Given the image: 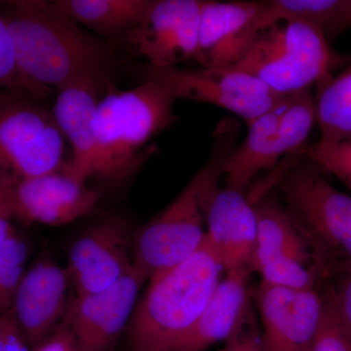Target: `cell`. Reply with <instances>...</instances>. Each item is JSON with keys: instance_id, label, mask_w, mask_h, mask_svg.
Masks as SVG:
<instances>
[{"instance_id": "4316f807", "label": "cell", "mask_w": 351, "mask_h": 351, "mask_svg": "<svg viewBox=\"0 0 351 351\" xmlns=\"http://www.w3.org/2000/svg\"><path fill=\"white\" fill-rule=\"evenodd\" d=\"M314 163L351 184V140L337 144H317L307 151Z\"/></svg>"}, {"instance_id": "d6986e66", "label": "cell", "mask_w": 351, "mask_h": 351, "mask_svg": "<svg viewBox=\"0 0 351 351\" xmlns=\"http://www.w3.org/2000/svg\"><path fill=\"white\" fill-rule=\"evenodd\" d=\"M208 244L226 271L252 269L257 248L255 207L237 189H218L207 210Z\"/></svg>"}, {"instance_id": "7c38bea8", "label": "cell", "mask_w": 351, "mask_h": 351, "mask_svg": "<svg viewBox=\"0 0 351 351\" xmlns=\"http://www.w3.org/2000/svg\"><path fill=\"white\" fill-rule=\"evenodd\" d=\"M133 237L125 221L108 218L83 233L69 252L66 269L75 295L97 294L112 287L135 267Z\"/></svg>"}, {"instance_id": "3957f363", "label": "cell", "mask_w": 351, "mask_h": 351, "mask_svg": "<svg viewBox=\"0 0 351 351\" xmlns=\"http://www.w3.org/2000/svg\"><path fill=\"white\" fill-rule=\"evenodd\" d=\"M237 132L233 122L219 126L209 163L133 240L134 265L147 279L189 260L202 246L208 207L218 191L223 161L234 149Z\"/></svg>"}, {"instance_id": "ba28073f", "label": "cell", "mask_w": 351, "mask_h": 351, "mask_svg": "<svg viewBox=\"0 0 351 351\" xmlns=\"http://www.w3.org/2000/svg\"><path fill=\"white\" fill-rule=\"evenodd\" d=\"M290 95L249 123L248 135L223 164L226 188L242 191L258 172L272 167L286 154L299 151L315 121L313 110L302 103L288 106Z\"/></svg>"}, {"instance_id": "7402d4cb", "label": "cell", "mask_w": 351, "mask_h": 351, "mask_svg": "<svg viewBox=\"0 0 351 351\" xmlns=\"http://www.w3.org/2000/svg\"><path fill=\"white\" fill-rule=\"evenodd\" d=\"M53 4L75 23L105 36H123L142 20L147 0H56Z\"/></svg>"}, {"instance_id": "8992f818", "label": "cell", "mask_w": 351, "mask_h": 351, "mask_svg": "<svg viewBox=\"0 0 351 351\" xmlns=\"http://www.w3.org/2000/svg\"><path fill=\"white\" fill-rule=\"evenodd\" d=\"M281 191L286 210L311 245L322 272L350 269V196L306 163L295 164L286 172Z\"/></svg>"}, {"instance_id": "e0dca14e", "label": "cell", "mask_w": 351, "mask_h": 351, "mask_svg": "<svg viewBox=\"0 0 351 351\" xmlns=\"http://www.w3.org/2000/svg\"><path fill=\"white\" fill-rule=\"evenodd\" d=\"M10 199L23 223L62 226L91 213L98 195L63 170L10 186Z\"/></svg>"}, {"instance_id": "cb8c5ba5", "label": "cell", "mask_w": 351, "mask_h": 351, "mask_svg": "<svg viewBox=\"0 0 351 351\" xmlns=\"http://www.w3.org/2000/svg\"><path fill=\"white\" fill-rule=\"evenodd\" d=\"M27 256L29 246L16 232L0 248V315L12 308Z\"/></svg>"}, {"instance_id": "4fadbf2b", "label": "cell", "mask_w": 351, "mask_h": 351, "mask_svg": "<svg viewBox=\"0 0 351 351\" xmlns=\"http://www.w3.org/2000/svg\"><path fill=\"white\" fill-rule=\"evenodd\" d=\"M147 280L134 267L112 287L69 301L64 320L75 336L78 351H110L137 306L140 289Z\"/></svg>"}, {"instance_id": "9a60e30c", "label": "cell", "mask_w": 351, "mask_h": 351, "mask_svg": "<svg viewBox=\"0 0 351 351\" xmlns=\"http://www.w3.org/2000/svg\"><path fill=\"white\" fill-rule=\"evenodd\" d=\"M69 284L66 270L48 256L25 270L11 313L32 350L64 320L69 304Z\"/></svg>"}, {"instance_id": "30bf717a", "label": "cell", "mask_w": 351, "mask_h": 351, "mask_svg": "<svg viewBox=\"0 0 351 351\" xmlns=\"http://www.w3.org/2000/svg\"><path fill=\"white\" fill-rule=\"evenodd\" d=\"M258 221L257 248L252 269L263 281L293 289H311L314 269L321 270L313 249L287 210L272 200L255 207Z\"/></svg>"}, {"instance_id": "f1b7e54d", "label": "cell", "mask_w": 351, "mask_h": 351, "mask_svg": "<svg viewBox=\"0 0 351 351\" xmlns=\"http://www.w3.org/2000/svg\"><path fill=\"white\" fill-rule=\"evenodd\" d=\"M32 351H78L75 336L69 329L66 321H62L61 324L55 331L44 339L40 345L34 348Z\"/></svg>"}, {"instance_id": "9c48e42d", "label": "cell", "mask_w": 351, "mask_h": 351, "mask_svg": "<svg viewBox=\"0 0 351 351\" xmlns=\"http://www.w3.org/2000/svg\"><path fill=\"white\" fill-rule=\"evenodd\" d=\"M147 80L169 88L176 99L201 101L225 108L251 123L272 110L284 98L267 84L232 68H177L147 71Z\"/></svg>"}, {"instance_id": "ffe728a7", "label": "cell", "mask_w": 351, "mask_h": 351, "mask_svg": "<svg viewBox=\"0 0 351 351\" xmlns=\"http://www.w3.org/2000/svg\"><path fill=\"white\" fill-rule=\"evenodd\" d=\"M250 270L228 272L199 320L173 351H204L219 341L232 338L246 325L250 317Z\"/></svg>"}, {"instance_id": "ac0fdd59", "label": "cell", "mask_w": 351, "mask_h": 351, "mask_svg": "<svg viewBox=\"0 0 351 351\" xmlns=\"http://www.w3.org/2000/svg\"><path fill=\"white\" fill-rule=\"evenodd\" d=\"M263 2L202 1L195 60L203 68H232L257 36Z\"/></svg>"}, {"instance_id": "603a6c76", "label": "cell", "mask_w": 351, "mask_h": 351, "mask_svg": "<svg viewBox=\"0 0 351 351\" xmlns=\"http://www.w3.org/2000/svg\"><path fill=\"white\" fill-rule=\"evenodd\" d=\"M321 138L318 143L330 145L351 135V64L341 75L321 89L317 105Z\"/></svg>"}, {"instance_id": "2e32d148", "label": "cell", "mask_w": 351, "mask_h": 351, "mask_svg": "<svg viewBox=\"0 0 351 351\" xmlns=\"http://www.w3.org/2000/svg\"><path fill=\"white\" fill-rule=\"evenodd\" d=\"M108 86L107 78L82 75L58 89L52 113L73 147L64 172L83 184L93 175L101 91Z\"/></svg>"}, {"instance_id": "5b68a950", "label": "cell", "mask_w": 351, "mask_h": 351, "mask_svg": "<svg viewBox=\"0 0 351 351\" xmlns=\"http://www.w3.org/2000/svg\"><path fill=\"white\" fill-rule=\"evenodd\" d=\"M332 50L322 32L299 22L278 23L258 32L232 69L288 96L331 82Z\"/></svg>"}, {"instance_id": "484cf974", "label": "cell", "mask_w": 351, "mask_h": 351, "mask_svg": "<svg viewBox=\"0 0 351 351\" xmlns=\"http://www.w3.org/2000/svg\"><path fill=\"white\" fill-rule=\"evenodd\" d=\"M1 90L21 92L34 99L46 98L51 93L32 84L21 73L12 39L5 22L0 16V91Z\"/></svg>"}, {"instance_id": "52a82bcc", "label": "cell", "mask_w": 351, "mask_h": 351, "mask_svg": "<svg viewBox=\"0 0 351 351\" xmlns=\"http://www.w3.org/2000/svg\"><path fill=\"white\" fill-rule=\"evenodd\" d=\"M32 98L0 91V184L6 186L63 171L68 163L54 115Z\"/></svg>"}, {"instance_id": "4dcf8cb0", "label": "cell", "mask_w": 351, "mask_h": 351, "mask_svg": "<svg viewBox=\"0 0 351 351\" xmlns=\"http://www.w3.org/2000/svg\"><path fill=\"white\" fill-rule=\"evenodd\" d=\"M346 276L339 284L338 290H332L339 313L351 329V267L345 270Z\"/></svg>"}, {"instance_id": "44dd1931", "label": "cell", "mask_w": 351, "mask_h": 351, "mask_svg": "<svg viewBox=\"0 0 351 351\" xmlns=\"http://www.w3.org/2000/svg\"><path fill=\"white\" fill-rule=\"evenodd\" d=\"M284 22L316 27L324 36H336L351 27V0H270L263 2L256 31Z\"/></svg>"}, {"instance_id": "6da1fadb", "label": "cell", "mask_w": 351, "mask_h": 351, "mask_svg": "<svg viewBox=\"0 0 351 351\" xmlns=\"http://www.w3.org/2000/svg\"><path fill=\"white\" fill-rule=\"evenodd\" d=\"M5 22L22 75L51 91L82 75L107 78L112 52L99 39L77 27L53 2H4Z\"/></svg>"}, {"instance_id": "5bb4252c", "label": "cell", "mask_w": 351, "mask_h": 351, "mask_svg": "<svg viewBox=\"0 0 351 351\" xmlns=\"http://www.w3.org/2000/svg\"><path fill=\"white\" fill-rule=\"evenodd\" d=\"M256 302L265 351H311L323 311V297L314 288H287L262 281Z\"/></svg>"}, {"instance_id": "d4e9b609", "label": "cell", "mask_w": 351, "mask_h": 351, "mask_svg": "<svg viewBox=\"0 0 351 351\" xmlns=\"http://www.w3.org/2000/svg\"><path fill=\"white\" fill-rule=\"evenodd\" d=\"M311 351H351V329L339 313L332 290L323 295L322 316Z\"/></svg>"}, {"instance_id": "7a4b0ae2", "label": "cell", "mask_w": 351, "mask_h": 351, "mask_svg": "<svg viewBox=\"0 0 351 351\" xmlns=\"http://www.w3.org/2000/svg\"><path fill=\"white\" fill-rule=\"evenodd\" d=\"M223 267L206 237L189 260L149 279L129 322L131 351H173L207 308Z\"/></svg>"}, {"instance_id": "83f0119b", "label": "cell", "mask_w": 351, "mask_h": 351, "mask_svg": "<svg viewBox=\"0 0 351 351\" xmlns=\"http://www.w3.org/2000/svg\"><path fill=\"white\" fill-rule=\"evenodd\" d=\"M250 325L249 320L237 335L226 341L225 348L221 351H265L262 335Z\"/></svg>"}, {"instance_id": "277c9868", "label": "cell", "mask_w": 351, "mask_h": 351, "mask_svg": "<svg viewBox=\"0 0 351 351\" xmlns=\"http://www.w3.org/2000/svg\"><path fill=\"white\" fill-rule=\"evenodd\" d=\"M176 98L156 80L128 91L108 87L99 104L93 175L106 181H123L149 156L144 147L174 121Z\"/></svg>"}, {"instance_id": "1f68e13d", "label": "cell", "mask_w": 351, "mask_h": 351, "mask_svg": "<svg viewBox=\"0 0 351 351\" xmlns=\"http://www.w3.org/2000/svg\"><path fill=\"white\" fill-rule=\"evenodd\" d=\"M346 140H351V135L350 136V137H348V138H346Z\"/></svg>"}, {"instance_id": "f546056e", "label": "cell", "mask_w": 351, "mask_h": 351, "mask_svg": "<svg viewBox=\"0 0 351 351\" xmlns=\"http://www.w3.org/2000/svg\"><path fill=\"white\" fill-rule=\"evenodd\" d=\"M14 218L10 199V186L0 184V248L14 234L11 221Z\"/></svg>"}, {"instance_id": "8fae6325", "label": "cell", "mask_w": 351, "mask_h": 351, "mask_svg": "<svg viewBox=\"0 0 351 351\" xmlns=\"http://www.w3.org/2000/svg\"><path fill=\"white\" fill-rule=\"evenodd\" d=\"M202 1H149L142 20L125 36L127 43L152 68H175L197 54Z\"/></svg>"}]
</instances>
